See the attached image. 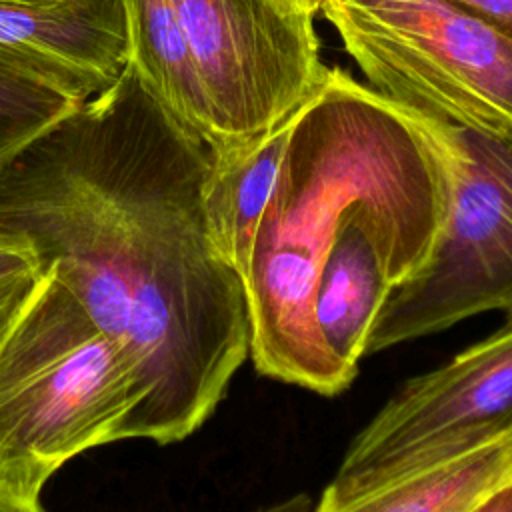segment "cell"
I'll return each mask as SVG.
<instances>
[{"label": "cell", "instance_id": "1", "mask_svg": "<svg viewBox=\"0 0 512 512\" xmlns=\"http://www.w3.org/2000/svg\"><path fill=\"white\" fill-rule=\"evenodd\" d=\"M208 146L128 62L0 160V232L22 238L122 350L140 394L134 438L192 436L250 356L242 276L206 212Z\"/></svg>", "mask_w": 512, "mask_h": 512}, {"label": "cell", "instance_id": "4", "mask_svg": "<svg viewBox=\"0 0 512 512\" xmlns=\"http://www.w3.org/2000/svg\"><path fill=\"white\" fill-rule=\"evenodd\" d=\"M368 86L448 124L512 140V40L450 0H322Z\"/></svg>", "mask_w": 512, "mask_h": 512}, {"label": "cell", "instance_id": "18", "mask_svg": "<svg viewBox=\"0 0 512 512\" xmlns=\"http://www.w3.org/2000/svg\"><path fill=\"white\" fill-rule=\"evenodd\" d=\"M292 8H298V10H304V12H310L312 16H316L320 12V2L322 0H280Z\"/></svg>", "mask_w": 512, "mask_h": 512}, {"label": "cell", "instance_id": "19", "mask_svg": "<svg viewBox=\"0 0 512 512\" xmlns=\"http://www.w3.org/2000/svg\"><path fill=\"white\" fill-rule=\"evenodd\" d=\"M22 2H32V0H22Z\"/></svg>", "mask_w": 512, "mask_h": 512}, {"label": "cell", "instance_id": "12", "mask_svg": "<svg viewBox=\"0 0 512 512\" xmlns=\"http://www.w3.org/2000/svg\"><path fill=\"white\" fill-rule=\"evenodd\" d=\"M82 104L32 66L0 52V160Z\"/></svg>", "mask_w": 512, "mask_h": 512}, {"label": "cell", "instance_id": "5", "mask_svg": "<svg viewBox=\"0 0 512 512\" xmlns=\"http://www.w3.org/2000/svg\"><path fill=\"white\" fill-rule=\"evenodd\" d=\"M448 204L424 262L394 284L364 356L482 314L512 318V140L444 126Z\"/></svg>", "mask_w": 512, "mask_h": 512}, {"label": "cell", "instance_id": "2", "mask_svg": "<svg viewBox=\"0 0 512 512\" xmlns=\"http://www.w3.org/2000/svg\"><path fill=\"white\" fill-rule=\"evenodd\" d=\"M442 152V120L328 68L292 114L284 156L242 276L250 358L268 378L322 396L356 378L322 344L312 316L320 264L348 210Z\"/></svg>", "mask_w": 512, "mask_h": 512}, {"label": "cell", "instance_id": "7", "mask_svg": "<svg viewBox=\"0 0 512 512\" xmlns=\"http://www.w3.org/2000/svg\"><path fill=\"white\" fill-rule=\"evenodd\" d=\"M212 120L208 148L264 136L322 84L314 16L280 0H170Z\"/></svg>", "mask_w": 512, "mask_h": 512}, {"label": "cell", "instance_id": "15", "mask_svg": "<svg viewBox=\"0 0 512 512\" xmlns=\"http://www.w3.org/2000/svg\"><path fill=\"white\" fill-rule=\"evenodd\" d=\"M468 512H512V476L482 496Z\"/></svg>", "mask_w": 512, "mask_h": 512}, {"label": "cell", "instance_id": "16", "mask_svg": "<svg viewBox=\"0 0 512 512\" xmlns=\"http://www.w3.org/2000/svg\"><path fill=\"white\" fill-rule=\"evenodd\" d=\"M0 512H46L40 504V496L18 492L0 482Z\"/></svg>", "mask_w": 512, "mask_h": 512}, {"label": "cell", "instance_id": "6", "mask_svg": "<svg viewBox=\"0 0 512 512\" xmlns=\"http://www.w3.org/2000/svg\"><path fill=\"white\" fill-rule=\"evenodd\" d=\"M512 440V318L440 368L404 382L352 438L316 510Z\"/></svg>", "mask_w": 512, "mask_h": 512}, {"label": "cell", "instance_id": "17", "mask_svg": "<svg viewBox=\"0 0 512 512\" xmlns=\"http://www.w3.org/2000/svg\"><path fill=\"white\" fill-rule=\"evenodd\" d=\"M314 504L310 500L308 494H294L282 502L270 504V506H262L256 512H314Z\"/></svg>", "mask_w": 512, "mask_h": 512}, {"label": "cell", "instance_id": "9", "mask_svg": "<svg viewBox=\"0 0 512 512\" xmlns=\"http://www.w3.org/2000/svg\"><path fill=\"white\" fill-rule=\"evenodd\" d=\"M290 118L260 138L208 148L204 212L210 236L226 262L244 276L258 224L274 192Z\"/></svg>", "mask_w": 512, "mask_h": 512}, {"label": "cell", "instance_id": "3", "mask_svg": "<svg viewBox=\"0 0 512 512\" xmlns=\"http://www.w3.org/2000/svg\"><path fill=\"white\" fill-rule=\"evenodd\" d=\"M138 406L118 344L44 272L0 336V482L40 496L72 458L132 440Z\"/></svg>", "mask_w": 512, "mask_h": 512}, {"label": "cell", "instance_id": "11", "mask_svg": "<svg viewBox=\"0 0 512 512\" xmlns=\"http://www.w3.org/2000/svg\"><path fill=\"white\" fill-rule=\"evenodd\" d=\"M512 476V440L408 474L340 508L314 512H468Z\"/></svg>", "mask_w": 512, "mask_h": 512}, {"label": "cell", "instance_id": "10", "mask_svg": "<svg viewBox=\"0 0 512 512\" xmlns=\"http://www.w3.org/2000/svg\"><path fill=\"white\" fill-rule=\"evenodd\" d=\"M128 62L144 84L192 134L210 146L208 100L170 0H122Z\"/></svg>", "mask_w": 512, "mask_h": 512}, {"label": "cell", "instance_id": "14", "mask_svg": "<svg viewBox=\"0 0 512 512\" xmlns=\"http://www.w3.org/2000/svg\"><path fill=\"white\" fill-rule=\"evenodd\" d=\"M512 40V0H450Z\"/></svg>", "mask_w": 512, "mask_h": 512}, {"label": "cell", "instance_id": "13", "mask_svg": "<svg viewBox=\"0 0 512 512\" xmlns=\"http://www.w3.org/2000/svg\"><path fill=\"white\" fill-rule=\"evenodd\" d=\"M44 272L28 244L0 232V336L28 302Z\"/></svg>", "mask_w": 512, "mask_h": 512}, {"label": "cell", "instance_id": "8", "mask_svg": "<svg viewBox=\"0 0 512 512\" xmlns=\"http://www.w3.org/2000/svg\"><path fill=\"white\" fill-rule=\"evenodd\" d=\"M0 52L86 102L128 64L122 0H0Z\"/></svg>", "mask_w": 512, "mask_h": 512}]
</instances>
